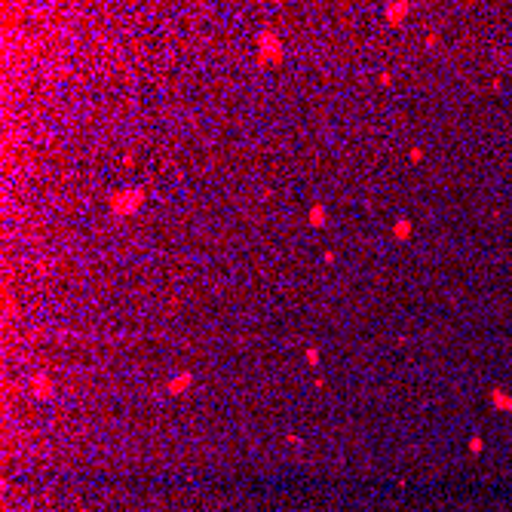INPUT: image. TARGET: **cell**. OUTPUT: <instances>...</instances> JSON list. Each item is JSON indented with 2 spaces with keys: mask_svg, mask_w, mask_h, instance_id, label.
I'll return each mask as SVG.
<instances>
[{
  "mask_svg": "<svg viewBox=\"0 0 512 512\" xmlns=\"http://www.w3.org/2000/svg\"><path fill=\"white\" fill-rule=\"evenodd\" d=\"M141 200H145V190H138V187L117 190L114 197H111V209L117 212V215H129V212H135L141 206Z\"/></svg>",
  "mask_w": 512,
  "mask_h": 512,
  "instance_id": "obj_1",
  "label": "cell"
},
{
  "mask_svg": "<svg viewBox=\"0 0 512 512\" xmlns=\"http://www.w3.org/2000/svg\"><path fill=\"white\" fill-rule=\"evenodd\" d=\"M258 46H261V62H264V59H267V62H276V59L282 56V46H279V40H276L273 31H264L261 37H258Z\"/></svg>",
  "mask_w": 512,
  "mask_h": 512,
  "instance_id": "obj_2",
  "label": "cell"
},
{
  "mask_svg": "<svg viewBox=\"0 0 512 512\" xmlns=\"http://www.w3.org/2000/svg\"><path fill=\"white\" fill-rule=\"evenodd\" d=\"M34 393H37V396H49V393H52V383H49V377H43V374H37V377H34Z\"/></svg>",
  "mask_w": 512,
  "mask_h": 512,
  "instance_id": "obj_3",
  "label": "cell"
},
{
  "mask_svg": "<svg viewBox=\"0 0 512 512\" xmlns=\"http://www.w3.org/2000/svg\"><path fill=\"white\" fill-rule=\"evenodd\" d=\"M393 233H396V239H408V236H411V221L399 218V221H396V227H393Z\"/></svg>",
  "mask_w": 512,
  "mask_h": 512,
  "instance_id": "obj_4",
  "label": "cell"
},
{
  "mask_svg": "<svg viewBox=\"0 0 512 512\" xmlns=\"http://www.w3.org/2000/svg\"><path fill=\"white\" fill-rule=\"evenodd\" d=\"M405 15H408V6H402V3H396V6H390V12H386V19H390L393 25H399Z\"/></svg>",
  "mask_w": 512,
  "mask_h": 512,
  "instance_id": "obj_5",
  "label": "cell"
},
{
  "mask_svg": "<svg viewBox=\"0 0 512 512\" xmlns=\"http://www.w3.org/2000/svg\"><path fill=\"white\" fill-rule=\"evenodd\" d=\"M187 386H190V374H178V380L169 383V393H181V390H187Z\"/></svg>",
  "mask_w": 512,
  "mask_h": 512,
  "instance_id": "obj_6",
  "label": "cell"
},
{
  "mask_svg": "<svg viewBox=\"0 0 512 512\" xmlns=\"http://www.w3.org/2000/svg\"><path fill=\"white\" fill-rule=\"evenodd\" d=\"M322 221H325V209H322V206H313V209H310V224L319 227Z\"/></svg>",
  "mask_w": 512,
  "mask_h": 512,
  "instance_id": "obj_7",
  "label": "cell"
},
{
  "mask_svg": "<svg viewBox=\"0 0 512 512\" xmlns=\"http://www.w3.org/2000/svg\"><path fill=\"white\" fill-rule=\"evenodd\" d=\"M307 359H310V365H316V362H319V353H316V350H307Z\"/></svg>",
  "mask_w": 512,
  "mask_h": 512,
  "instance_id": "obj_8",
  "label": "cell"
}]
</instances>
